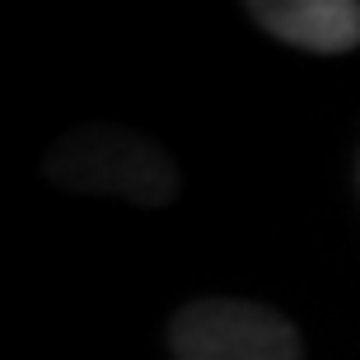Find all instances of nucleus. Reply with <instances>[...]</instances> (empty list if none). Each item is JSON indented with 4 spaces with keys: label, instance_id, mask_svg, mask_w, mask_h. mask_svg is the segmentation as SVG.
<instances>
[{
    "label": "nucleus",
    "instance_id": "1",
    "mask_svg": "<svg viewBox=\"0 0 360 360\" xmlns=\"http://www.w3.org/2000/svg\"><path fill=\"white\" fill-rule=\"evenodd\" d=\"M42 174L61 192H89V197H117L131 206L160 211L178 197V164L155 146L150 136L127 127H80L52 141L42 155Z\"/></svg>",
    "mask_w": 360,
    "mask_h": 360
},
{
    "label": "nucleus",
    "instance_id": "3",
    "mask_svg": "<svg viewBox=\"0 0 360 360\" xmlns=\"http://www.w3.org/2000/svg\"><path fill=\"white\" fill-rule=\"evenodd\" d=\"M257 24L290 47L319 56H337L360 47V5L356 0H253Z\"/></svg>",
    "mask_w": 360,
    "mask_h": 360
},
{
    "label": "nucleus",
    "instance_id": "4",
    "mask_svg": "<svg viewBox=\"0 0 360 360\" xmlns=\"http://www.w3.org/2000/svg\"><path fill=\"white\" fill-rule=\"evenodd\" d=\"M356 178H360V169H356Z\"/></svg>",
    "mask_w": 360,
    "mask_h": 360
},
{
    "label": "nucleus",
    "instance_id": "2",
    "mask_svg": "<svg viewBox=\"0 0 360 360\" xmlns=\"http://www.w3.org/2000/svg\"><path fill=\"white\" fill-rule=\"evenodd\" d=\"M174 360H304L300 333L253 300H192L169 319Z\"/></svg>",
    "mask_w": 360,
    "mask_h": 360
}]
</instances>
